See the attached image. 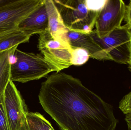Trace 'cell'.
I'll return each instance as SVG.
<instances>
[{"instance_id":"1","label":"cell","mask_w":131,"mask_h":130,"mask_svg":"<svg viewBox=\"0 0 131 130\" xmlns=\"http://www.w3.org/2000/svg\"><path fill=\"white\" fill-rule=\"evenodd\" d=\"M38 97L62 130H115L118 123L111 105L64 73L42 82Z\"/></svg>"},{"instance_id":"2","label":"cell","mask_w":131,"mask_h":130,"mask_svg":"<svg viewBox=\"0 0 131 130\" xmlns=\"http://www.w3.org/2000/svg\"><path fill=\"white\" fill-rule=\"evenodd\" d=\"M14 57L15 62L11 63L10 79L13 82L26 83L38 80L52 72L57 73L56 68L40 54L17 49Z\"/></svg>"},{"instance_id":"3","label":"cell","mask_w":131,"mask_h":130,"mask_svg":"<svg viewBox=\"0 0 131 130\" xmlns=\"http://www.w3.org/2000/svg\"><path fill=\"white\" fill-rule=\"evenodd\" d=\"M53 1L69 30L88 34L93 31L99 12L89 10L85 0Z\"/></svg>"},{"instance_id":"4","label":"cell","mask_w":131,"mask_h":130,"mask_svg":"<svg viewBox=\"0 0 131 130\" xmlns=\"http://www.w3.org/2000/svg\"><path fill=\"white\" fill-rule=\"evenodd\" d=\"M45 0H7L0 5V40L20 30L19 24Z\"/></svg>"},{"instance_id":"5","label":"cell","mask_w":131,"mask_h":130,"mask_svg":"<svg viewBox=\"0 0 131 130\" xmlns=\"http://www.w3.org/2000/svg\"><path fill=\"white\" fill-rule=\"evenodd\" d=\"M89 35L109 55L112 61L120 64H128L130 52V37L129 28L126 24L104 37H99L95 30Z\"/></svg>"},{"instance_id":"6","label":"cell","mask_w":131,"mask_h":130,"mask_svg":"<svg viewBox=\"0 0 131 130\" xmlns=\"http://www.w3.org/2000/svg\"><path fill=\"white\" fill-rule=\"evenodd\" d=\"M38 47L45 59L56 68L57 73L72 65L71 47L65 42L53 38L48 30L39 34Z\"/></svg>"},{"instance_id":"7","label":"cell","mask_w":131,"mask_h":130,"mask_svg":"<svg viewBox=\"0 0 131 130\" xmlns=\"http://www.w3.org/2000/svg\"><path fill=\"white\" fill-rule=\"evenodd\" d=\"M126 5L122 0H107L99 14L95 30L99 37L105 36L122 26Z\"/></svg>"},{"instance_id":"8","label":"cell","mask_w":131,"mask_h":130,"mask_svg":"<svg viewBox=\"0 0 131 130\" xmlns=\"http://www.w3.org/2000/svg\"><path fill=\"white\" fill-rule=\"evenodd\" d=\"M3 98L10 129L20 130L28 111L20 92L11 80L5 90Z\"/></svg>"},{"instance_id":"9","label":"cell","mask_w":131,"mask_h":130,"mask_svg":"<svg viewBox=\"0 0 131 130\" xmlns=\"http://www.w3.org/2000/svg\"><path fill=\"white\" fill-rule=\"evenodd\" d=\"M65 40L71 48L79 47L86 50L90 57L92 59L99 60H112L109 55L89 34L68 30L66 34Z\"/></svg>"},{"instance_id":"10","label":"cell","mask_w":131,"mask_h":130,"mask_svg":"<svg viewBox=\"0 0 131 130\" xmlns=\"http://www.w3.org/2000/svg\"><path fill=\"white\" fill-rule=\"evenodd\" d=\"M45 3V1L20 23V30L33 36L48 30V15Z\"/></svg>"},{"instance_id":"11","label":"cell","mask_w":131,"mask_h":130,"mask_svg":"<svg viewBox=\"0 0 131 130\" xmlns=\"http://www.w3.org/2000/svg\"><path fill=\"white\" fill-rule=\"evenodd\" d=\"M45 4L48 15V31L55 39L66 42L65 34L69 30L64 25L53 1L45 0Z\"/></svg>"},{"instance_id":"12","label":"cell","mask_w":131,"mask_h":130,"mask_svg":"<svg viewBox=\"0 0 131 130\" xmlns=\"http://www.w3.org/2000/svg\"><path fill=\"white\" fill-rule=\"evenodd\" d=\"M18 46L0 52V95L4 94L10 80L11 59Z\"/></svg>"},{"instance_id":"13","label":"cell","mask_w":131,"mask_h":130,"mask_svg":"<svg viewBox=\"0 0 131 130\" xmlns=\"http://www.w3.org/2000/svg\"><path fill=\"white\" fill-rule=\"evenodd\" d=\"M32 36L20 30L5 36L0 40V52L28 42Z\"/></svg>"},{"instance_id":"14","label":"cell","mask_w":131,"mask_h":130,"mask_svg":"<svg viewBox=\"0 0 131 130\" xmlns=\"http://www.w3.org/2000/svg\"><path fill=\"white\" fill-rule=\"evenodd\" d=\"M27 130H54L51 124L39 113H28L25 117Z\"/></svg>"},{"instance_id":"15","label":"cell","mask_w":131,"mask_h":130,"mask_svg":"<svg viewBox=\"0 0 131 130\" xmlns=\"http://www.w3.org/2000/svg\"><path fill=\"white\" fill-rule=\"evenodd\" d=\"M71 63L74 65H81L88 62L90 56L86 50L82 48H71Z\"/></svg>"},{"instance_id":"16","label":"cell","mask_w":131,"mask_h":130,"mask_svg":"<svg viewBox=\"0 0 131 130\" xmlns=\"http://www.w3.org/2000/svg\"><path fill=\"white\" fill-rule=\"evenodd\" d=\"M0 130H10L5 112L3 95H0Z\"/></svg>"},{"instance_id":"17","label":"cell","mask_w":131,"mask_h":130,"mask_svg":"<svg viewBox=\"0 0 131 130\" xmlns=\"http://www.w3.org/2000/svg\"><path fill=\"white\" fill-rule=\"evenodd\" d=\"M119 108L125 114L131 113V91L125 95L120 101Z\"/></svg>"},{"instance_id":"18","label":"cell","mask_w":131,"mask_h":130,"mask_svg":"<svg viewBox=\"0 0 131 130\" xmlns=\"http://www.w3.org/2000/svg\"><path fill=\"white\" fill-rule=\"evenodd\" d=\"M106 1L107 0H85V2L87 8L89 10L94 12H100L105 4Z\"/></svg>"},{"instance_id":"19","label":"cell","mask_w":131,"mask_h":130,"mask_svg":"<svg viewBox=\"0 0 131 130\" xmlns=\"http://www.w3.org/2000/svg\"><path fill=\"white\" fill-rule=\"evenodd\" d=\"M125 20L126 22V25L129 29L131 28V1L128 5H126Z\"/></svg>"},{"instance_id":"20","label":"cell","mask_w":131,"mask_h":130,"mask_svg":"<svg viewBox=\"0 0 131 130\" xmlns=\"http://www.w3.org/2000/svg\"><path fill=\"white\" fill-rule=\"evenodd\" d=\"M125 115V120L127 125L128 130H131V113Z\"/></svg>"},{"instance_id":"21","label":"cell","mask_w":131,"mask_h":130,"mask_svg":"<svg viewBox=\"0 0 131 130\" xmlns=\"http://www.w3.org/2000/svg\"><path fill=\"white\" fill-rule=\"evenodd\" d=\"M129 33H130V57L128 64L129 66V68L131 71V28L129 29Z\"/></svg>"},{"instance_id":"22","label":"cell","mask_w":131,"mask_h":130,"mask_svg":"<svg viewBox=\"0 0 131 130\" xmlns=\"http://www.w3.org/2000/svg\"><path fill=\"white\" fill-rule=\"evenodd\" d=\"M20 130H27V127H26V123H25V120L22 124Z\"/></svg>"},{"instance_id":"23","label":"cell","mask_w":131,"mask_h":130,"mask_svg":"<svg viewBox=\"0 0 131 130\" xmlns=\"http://www.w3.org/2000/svg\"><path fill=\"white\" fill-rule=\"evenodd\" d=\"M7 0H0V5L5 3L7 1Z\"/></svg>"}]
</instances>
